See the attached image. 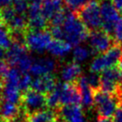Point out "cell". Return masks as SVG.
<instances>
[{"label":"cell","instance_id":"5","mask_svg":"<svg viewBox=\"0 0 122 122\" xmlns=\"http://www.w3.org/2000/svg\"><path fill=\"white\" fill-rule=\"evenodd\" d=\"M20 106L27 115L46 110L47 108L46 95L33 89H28L21 94Z\"/></svg>","mask_w":122,"mask_h":122},{"label":"cell","instance_id":"16","mask_svg":"<svg viewBox=\"0 0 122 122\" xmlns=\"http://www.w3.org/2000/svg\"><path fill=\"white\" fill-rule=\"evenodd\" d=\"M61 77L66 83L77 82L78 78L81 77V68L77 62H70L62 68Z\"/></svg>","mask_w":122,"mask_h":122},{"label":"cell","instance_id":"26","mask_svg":"<svg viewBox=\"0 0 122 122\" xmlns=\"http://www.w3.org/2000/svg\"><path fill=\"white\" fill-rule=\"evenodd\" d=\"M50 32L52 34V37H54V39H63V30L61 26H54L51 27Z\"/></svg>","mask_w":122,"mask_h":122},{"label":"cell","instance_id":"33","mask_svg":"<svg viewBox=\"0 0 122 122\" xmlns=\"http://www.w3.org/2000/svg\"><path fill=\"white\" fill-rule=\"evenodd\" d=\"M0 23H2V21H1V20H0Z\"/></svg>","mask_w":122,"mask_h":122},{"label":"cell","instance_id":"30","mask_svg":"<svg viewBox=\"0 0 122 122\" xmlns=\"http://www.w3.org/2000/svg\"><path fill=\"white\" fill-rule=\"evenodd\" d=\"M6 54H7V50L5 49V48L0 47V59H6Z\"/></svg>","mask_w":122,"mask_h":122},{"label":"cell","instance_id":"18","mask_svg":"<svg viewBox=\"0 0 122 122\" xmlns=\"http://www.w3.org/2000/svg\"><path fill=\"white\" fill-rule=\"evenodd\" d=\"M63 0H44L42 11L45 17L50 20L58 12L63 9Z\"/></svg>","mask_w":122,"mask_h":122},{"label":"cell","instance_id":"27","mask_svg":"<svg viewBox=\"0 0 122 122\" xmlns=\"http://www.w3.org/2000/svg\"><path fill=\"white\" fill-rule=\"evenodd\" d=\"M9 71V64L5 60L0 59V78H3Z\"/></svg>","mask_w":122,"mask_h":122},{"label":"cell","instance_id":"9","mask_svg":"<svg viewBox=\"0 0 122 122\" xmlns=\"http://www.w3.org/2000/svg\"><path fill=\"white\" fill-rule=\"evenodd\" d=\"M88 41L92 51L98 54L106 53L115 44L113 43V38L110 36V33L103 30L91 31L88 36Z\"/></svg>","mask_w":122,"mask_h":122},{"label":"cell","instance_id":"35","mask_svg":"<svg viewBox=\"0 0 122 122\" xmlns=\"http://www.w3.org/2000/svg\"><path fill=\"white\" fill-rule=\"evenodd\" d=\"M13 1H14V0H13ZM13 3H14V2H13Z\"/></svg>","mask_w":122,"mask_h":122},{"label":"cell","instance_id":"34","mask_svg":"<svg viewBox=\"0 0 122 122\" xmlns=\"http://www.w3.org/2000/svg\"><path fill=\"white\" fill-rule=\"evenodd\" d=\"M0 99H1V95H0Z\"/></svg>","mask_w":122,"mask_h":122},{"label":"cell","instance_id":"14","mask_svg":"<svg viewBox=\"0 0 122 122\" xmlns=\"http://www.w3.org/2000/svg\"><path fill=\"white\" fill-rule=\"evenodd\" d=\"M56 68V63L54 60L49 58H43L33 61L31 66L30 73L34 76L40 77L44 75L51 74Z\"/></svg>","mask_w":122,"mask_h":122},{"label":"cell","instance_id":"31","mask_svg":"<svg viewBox=\"0 0 122 122\" xmlns=\"http://www.w3.org/2000/svg\"><path fill=\"white\" fill-rule=\"evenodd\" d=\"M97 122H114L113 119H111V118H102V117H98Z\"/></svg>","mask_w":122,"mask_h":122},{"label":"cell","instance_id":"28","mask_svg":"<svg viewBox=\"0 0 122 122\" xmlns=\"http://www.w3.org/2000/svg\"><path fill=\"white\" fill-rule=\"evenodd\" d=\"M113 121L114 122H122V106H119L116 111L115 114L113 115Z\"/></svg>","mask_w":122,"mask_h":122},{"label":"cell","instance_id":"12","mask_svg":"<svg viewBox=\"0 0 122 122\" xmlns=\"http://www.w3.org/2000/svg\"><path fill=\"white\" fill-rule=\"evenodd\" d=\"M28 51L29 49L25 43L14 41L10 48L7 50L6 61L8 64L13 67H17L20 61L29 54Z\"/></svg>","mask_w":122,"mask_h":122},{"label":"cell","instance_id":"10","mask_svg":"<svg viewBox=\"0 0 122 122\" xmlns=\"http://www.w3.org/2000/svg\"><path fill=\"white\" fill-rule=\"evenodd\" d=\"M60 92L61 106L63 105H79L81 103V95L77 82L57 84Z\"/></svg>","mask_w":122,"mask_h":122},{"label":"cell","instance_id":"25","mask_svg":"<svg viewBox=\"0 0 122 122\" xmlns=\"http://www.w3.org/2000/svg\"><path fill=\"white\" fill-rule=\"evenodd\" d=\"M113 33H114L116 43L122 44V19L119 21V23L116 25Z\"/></svg>","mask_w":122,"mask_h":122},{"label":"cell","instance_id":"32","mask_svg":"<svg viewBox=\"0 0 122 122\" xmlns=\"http://www.w3.org/2000/svg\"><path fill=\"white\" fill-rule=\"evenodd\" d=\"M118 69H119V71H120V73L122 75V58L119 61V62H118Z\"/></svg>","mask_w":122,"mask_h":122},{"label":"cell","instance_id":"6","mask_svg":"<svg viewBox=\"0 0 122 122\" xmlns=\"http://www.w3.org/2000/svg\"><path fill=\"white\" fill-rule=\"evenodd\" d=\"M52 34L47 30H30L25 35V44L29 50L43 53L47 50L52 39Z\"/></svg>","mask_w":122,"mask_h":122},{"label":"cell","instance_id":"13","mask_svg":"<svg viewBox=\"0 0 122 122\" xmlns=\"http://www.w3.org/2000/svg\"><path fill=\"white\" fill-rule=\"evenodd\" d=\"M56 86H57L56 78L53 75L48 74L37 77L35 80H33L31 84V89L47 95L54 90Z\"/></svg>","mask_w":122,"mask_h":122},{"label":"cell","instance_id":"29","mask_svg":"<svg viewBox=\"0 0 122 122\" xmlns=\"http://www.w3.org/2000/svg\"><path fill=\"white\" fill-rule=\"evenodd\" d=\"M112 2L119 13H122V0H112Z\"/></svg>","mask_w":122,"mask_h":122},{"label":"cell","instance_id":"24","mask_svg":"<svg viewBox=\"0 0 122 122\" xmlns=\"http://www.w3.org/2000/svg\"><path fill=\"white\" fill-rule=\"evenodd\" d=\"M31 84H32V79L30 74L26 73H22L21 78H20V90H24L26 91L30 87H31Z\"/></svg>","mask_w":122,"mask_h":122},{"label":"cell","instance_id":"1","mask_svg":"<svg viewBox=\"0 0 122 122\" xmlns=\"http://www.w3.org/2000/svg\"><path fill=\"white\" fill-rule=\"evenodd\" d=\"M63 39L71 46H78L88 38L89 30L75 13L68 12L64 23L62 24Z\"/></svg>","mask_w":122,"mask_h":122},{"label":"cell","instance_id":"2","mask_svg":"<svg viewBox=\"0 0 122 122\" xmlns=\"http://www.w3.org/2000/svg\"><path fill=\"white\" fill-rule=\"evenodd\" d=\"M95 106L98 117L111 118L115 114L120 106V102L117 95L110 94L102 89L94 91Z\"/></svg>","mask_w":122,"mask_h":122},{"label":"cell","instance_id":"7","mask_svg":"<svg viewBox=\"0 0 122 122\" xmlns=\"http://www.w3.org/2000/svg\"><path fill=\"white\" fill-rule=\"evenodd\" d=\"M100 7L102 20V30L108 33H112L115 30L116 25L122 19L119 15V12L114 6L112 0H101Z\"/></svg>","mask_w":122,"mask_h":122},{"label":"cell","instance_id":"22","mask_svg":"<svg viewBox=\"0 0 122 122\" xmlns=\"http://www.w3.org/2000/svg\"><path fill=\"white\" fill-rule=\"evenodd\" d=\"M89 2V0H63V3L73 13H77Z\"/></svg>","mask_w":122,"mask_h":122},{"label":"cell","instance_id":"11","mask_svg":"<svg viewBox=\"0 0 122 122\" xmlns=\"http://www.w3.org/2000/svg\"><path fill=\"white\" fill-rule=\"evenodd\" d=\"M60 120L68 122H85L82 109L79 105H63L55 110Z\"/></svg>","mask_w":122,"mask_h":122},{"label":"cell","instance_id":"3","mask_svg":"<svg viewBox=\"0 0 122 122\" xmlns=\"http://www.w3.org/2000/svg\"><path fill=\"white\" fill-rule=\"evenodd\" d=\"M89 30H102V20L100 3L96 0L89 1L86 5L76 13Z\"/></svg>","mask_w":122,"mask_h":122},{"label":"cell","instance_id":"19","mask_svg":"<svg viewBox=\"0 0 122 122\" xmlns=\"http://www.w3.org/2000/svg\"><path fill=\"white\" fill-rule=\"evenodd\" d=\"M14 42L12 32L3 23H0V47L8 50Z\"/></svg>","mask_w":122,"mask_h":122},{"label":"cell","instance_id":"15","mask_svg":"<svg viewBox=\"0 0 122 122\" xmlns=\"http://www.w3.org/2000/svg\"><path fill=\"white\" fill-rule=\"evenodd\" d=\"M60 121L55 110H43L27 115V122H58Z\"/></svg>","mask_w":122,"mask_h":122},{"label":"cell","instance_id":"21","mask_svg":"<svg viewBox=\"0 0 122 122\" xmlns=\"http://www.w3.org/2000/svg\"><path fill=\"white\" fill-rule=\"evenodd\" d=\"M86 77L88 85L93 91L101 89V76L97 72L91 71V73H89Z\"/></svg>","mask_w":122,"mask_h":122},{"label":"cell","instance_id":"17","mask_svg":"<svg viewBox=\"0 0 122 122\" xmlns=\"http://www.w3.org/2000/svg\"><path fill=\"white\" fill-rule=\"evenodd\" d=\"M71 46L67 41L62 39H54L50 42L47 51L55 57H63L71 51Z\"/></svg>","mask_w":122,"mask_h":122},{"label":"cell","instance_id":"23","mask_svg":"<svg viewBox=\"0 0 122 122\" xmlns=\"http://www.w3.org/2000/svg\"><path fill=\"white\" fill-rule=\"evenodd\" d=\"M13 6L17 13L20 14H26L29 8V3L27 0H14Z\"/></svg>","mask_w":122,"mask_h":122},{"label":"cell","instance_id":"8","mask_svg":"<svg viewBox=\"0 0 122 122\" xmlns=\"http://www.w3.org/2000/svg\"><path fill=\"white\" fill-rule=\"evenodd\" d=\"M101 89L103 91L116 95L122 85V75L118 67H112L102 72Z\"/></svg>","mask_w":122,"mask_h":122},{"label":"cell","instance_id":"4","mask_svg":"<svg viewBox=\"0 0 122 122\" xmlns=\"http://www.w3.org/2000/svg\"><path fill=\"white\" fill-rule=\"evenodd\" d=\"M122 58V48L119 44L115 43L108 51L95 58L90 65V70L94 72H102L109 68L118 64Z\"/></svg>","mask_w":122,"mask_h":122},{"label":"cell","instance_id":"20","mask_svg":"<svg viewBox=\"0 0 122 122\" xmlns=\"http://www.w3.org/2000/svg\"><path fill=\"white\" fill-rule=\"evenodd\" d=\"M90 55V51L85 46H77L73 51V58L76 62L83 61L86 60Z\"/></svg>","mask_w":122,"mask_h":122}]
</instances>
